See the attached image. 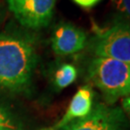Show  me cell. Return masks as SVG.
I'll return each instance as SVG.
<instances>
[{
  "mask_svg": "<svg viewBox=\"0 0 130 130\" xmlns=\"http://www.w3.org/2000/svg\"><path fill=\"white\" fill-rule=\"evenodd\" d=\"M37 62L35 41L30 34L18 30L0 34V89H25Z\"/></svg>",
  "mask_w": 130,
  "mask_h": 130,
  "instance_id": "6da1fadb",
  "label": "cell"
},
{
  "mask_svg": "<svg viewBox=\"0 0 130 130\" xmlns=\"http://www.w3.org/2000/svg\"><path fill=\"white\" fill-rule=\"evenodd\" d=\"M88 78L102 93L108 105L130 94V64L95 57L88 66Z\"/></svg>",
  "mask_w": 130,
  "mask_h": 130,
  "instance_id": "7a4b0ae2",
  "label": "cell"
},
{
  "mask_svg": "<svg viewBox=\"0 0 130 130\" xmlns=\"http://www.w3.org/2000/svg\"><path fill=\"white\" fill-rule=\"evenodd\" d=\"M90 47L95 57L130 64V22L117 20L111 27L99 31L91 40Z\"/></svg>",
  "mask_w": 130,
  "mask_h": 130,
  "instance_id": "3957f363",
  "label": "cell"
},
{
  "mask_svg": "<svg viewBox=\"0 0 130 130\" xmlns=\"http://www.w3.org/2000/svg\"><path fill=\"white\" fill-rule=\"evenodd\" d=\"M129 122L121 107L98 103L87 116L71 121L61 130H127Z\"/></svg>",
  "mask_w": 130,
  "mask_h": 130,
  "instance_id": "277c9868",
  "label": "cell"
},
{
  "mask_svg": "<svg viewBox=\"0 0 130 130\" xmlns=\"http://www.w3.org/2000/svg\"><path fill=\"white\" fill-rule=\"evenodd\" d=\"M10 11L22 27L40 30L48 26L54 14L56 0H6Z\"/></svg>",
  "mask_w": 130,
  "mask_h": 130,
  "instance_id": "5b68a950",
  "label": "cell"
},
{
  "mask_svg": "<svg viewBox=\"0 0 130 130\" xmlns=\"http://www.w3.org/2000/svg\"><path fill=\"white\" fill-rule=\"evenodd\" d=\"M87 33L70 22H60L52 32L51 47L55 54L67 56L84 49L87 44Z\"/></svg>",
  "mask_w": 130,
  "mask_h": 130,
  "instance_id": "8992f818",
  "label": "cell"
},
{
  "mask_svg": "<svg viewBox=\"0 0 130 130\" xmlns=\"http://www.w3.org/2000/svg\"><path fill=\"white\" fill-rule=\"evenodd\" d=\"M93 95L94 93L93 88L90 85L80 87L73 98H71V101L64 117L54 125L41 130H61L71 121L87 116L93 109Z\"/></svg>",
  "mask_w": 130,
  "mask_h": 130,
  "instance_id": "52a82bcc",
  "label": "cell"
},
{
  "mask_svg": "<svg viewBox=\"0 0 130 130\" xmlns=\"http://www.w3.org/2000/svg\"><path fill=\"white\" fill-rule=\"evenodd\" d=\"M78 71L77 69L71 64H63L61 65L54 73L53 82L58 90L69 87L74 82L77 78Z\"/></svg>",
  "mask_w": 130,
  "mask_h": 130,
  "instance_id": "ba28073f",
  "label": "cell"
},
{
  "mask_svg": "<svg viewBox=\"0 0 130 130\" xmlns=\"http://www.w3.org/2000/svg\"><path fill=\"white\" fill-rule=\"evenodd\" d=\"M0 130H20L13 116L2 106H0Z\"/></svg>",
  "mask_w": 130,
  "mask_h": 130,
  "instance_id": "9c48e42d",
  "label": "cell"
},
{
  "mask_svg": "<svg viewBox=\"0 0 130 130\" xmlns=\"http://www.w3.org/2000/svg\"><path fill=\"white\" fill-rule=\"evenodd\" d=\"M118 14V20H130V0H112Z\"/></svg>",
  "mask_w": 130,
  "mask_h": 130,
  "instance_id": "30bf717a",
  "label": "cell"
},
{
  "mask_svg": "<svg viewBox=\"0 0 130 130\" xmlns=\"http://www.w3.org/2000/svg\"><path fill=\"white\" fill-rule=\"evenodd\" d=\"M75 4L82 7L84 9H90L93 8L95 5L99 3L101 0H72Z\"/></svg>",
  "mask_w": 130,
  "mask_h": 130,
  "instance_id": "8fae6325",
  "label": "cell"
},
{
  "mask_svg": "<svg viewBox=\"0 0 130 130\" xmlns=\"http://www.w3.org/2000/svg\"><path fill=\"white\" fill-rule=\"evenodd\" d=\"M121 105H122V108H121V109L123 110L124 113H126L125 115H127V117L130 119V94L122 99Z\"/></svg>",
  "mask_w": 130,
  "mask_h": 130,
  "instance_id": "7c38bea8",
  "label": "cell"
}]
</instances>
